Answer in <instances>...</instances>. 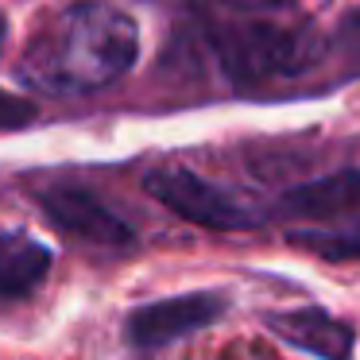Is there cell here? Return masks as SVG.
Returning <instances> with one entry per match:
<instances>
[{
    "label": "cell",
    "instance_id": "cell-10",
    "mask_svg": "<svg viewBox=\"0 0 360 360\" xmlns=\"http://www.w3.org/2000/svg\"><path fill=\"white\" fill-rule=\"evenodd\" d=\"M333 51L360 74V8H352L349 16L341 20V27H337V35H333Z\"/></svg>",
    "mask_w": 360,
    "mask_h": 360
},
{
    "label": "cell",
    "instance_id": "cell-1",
    "mask_svg": "<svg viewBox=\"0 0 360 360\" xmlns=\"http://www.w3.org/2000/svg\"><path fill=\"white\" fill-rule=\"evenodd\" d=\"M140 55V27L105 0H78L39 20L24 55L20 82L51 97L97 94L120 82Z\"/></svg>",
    "mask_w": 360,
    "mask_h": 360
},
{
    "label": "cell",
    "instance_id": "cell-8",
    "mask_svg": "<svg viewBox=\"0 0 360 360\" xmlns=\"http://www.w3.org/2000/svg\"><path fill=\"white\" fill-rule=\"evenodd\" d=\"M51 275V252L24 233H0V298H24Z\"/></svg>",
    "mask_w": 360,
    "mask_h": 360
},
{
    "label": "cell",
    "instance_id": "cell-7",
    "mask_svg": "<svg viewBox=\"0 0 360 360\" xmlns=\"http://www.w3.org/2000/svg\"><path fill=\"white\" fill-rule=\"evenodd\" d=\"M283 210L290 217H310V221H337V217H356L360 213V171L326 174L318 182L295 186L283 198Z\"/></svg>",
    "mask_w": 360,
    "mask_h": 360
},
{
    "label": "cell",
    "instance_id": "cell-2",
    "mask_svg": "<svg viewBox=\"0 0 360 360\" xmlns=\"http://www.w3.org/2000/svg\"><path fill=\"white\" fill-rule=\"evenodd\" d=\"M202 39L236 86L302 78L326 58V39L298 0H186Z\"/></svg>",
    "mask_w": 360,
    "mask_h": 360
},
{
    "label": "cell",
    "instance_id": "cell-12",
    "mask_svg": "<svg viewBox=\"0 0 360 360\" xmlns=\"http://www.w3.org/2000/svg\"><path fill=\"white\" fill-rule=\"evenodd\" d=\"M4 39H8V20H4V12H0V51H4Z\"/></svg>",
    "mask_w": 360,
    "mask_h": 360
},
{
    "label": "cell",
    "instance_id": "cell-9",
    "mask_svg": "<svg viewBox=\"0 0 360 360\" xmlns=\"http://www.w3.org/2000/svg\"><path fill=\"white\" fill-rule=\"evenodd\" d=\"M290 240L302 248L318 252L326 259H356L360 256V221L356 225H329V229H306V233H290Z\"/></svg>",
    "mask_w": 360,
    "mask_h": 360
},
{
    "label": "cell",
    "instance_id": "cell-6",
    "mask_svg": "<svg viewBox=\"0 0 360 360\" xmlns=\"http://www.w3.org/2000/svg\"><path fill=\"white\" fill-rule=\"evenodd\" d=\"M267 326L290 341L295 349L310 352L318 360H349L352 356V326L337 321L326 310H295V314H275Z\"/></svg>",
    "mask_w": 360,
    "mask_h": 360
},
{
    "label": "cell",
    "instance_id": "cell-5",
    "mask_svg": "<svg viewBox=\"0 0 360 360\" xmlns=\"http://www.w3.org/2000/svg\"><path fill=\"white\" fill-rule=\"evenodd\" d=\"M221 310H225V298L210 295V290L163 298V302L140 306V310L128 314V341H132L136 349L151 352V349H159V345H171V341H179V337L217 321Z\"/></svg>",
    "mask_w": 360,
    "mask_h": 360
},
{
    "label": "cell",
    "instance_id": "cell-4",
    "mask_svg": "<svg viewBox=\"0 0 360 360\" xmlns=\"http://www.w3.org/2000/svg\"><path fill=\"white\" fill-rule=\"evenodd\" d=\"M39 205L66 236L105 252H124L136 244V233L124 217L109 210L101 198H94L82 186H47L39 194Z\"/></svg>",
    "mask_w": 360,
    "mask_h": 360
},
{
    "label": "cell",
    "instance_id": "cell-3",
    "mask_svg": "<svg viewBox=\"0 0 360 360\" xmlns=\"http://www.w3.org/2000/svg\"><path fill=\"white\" fill-rule=\"evenodd\" d=\"M148 194L155 202H163L171 213L194 221V225L205 229H252L256 225V213L233 198L229 190L213 186L210 179L186 171V167H163V171L148 174Z\"/></svg>",
    "mask_w": 360,
    "mask_h": 360
},
{
    "label": "cell",
    "instance_id": "cell-11",
    "mask_svg": "<svg viewBox=\"0 0 360 360\" xmlns=\"http://www.w3.org/2000/svg\"><path fill=\"white\" fill-rule=\"evenodd\" d=\"M35 120V105L24 101V97L0 89V128H24Z\"/></svg>",
    "mask_w": 360,
    "mask_h": 360
}]
</instances>
